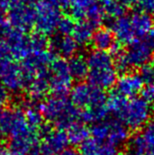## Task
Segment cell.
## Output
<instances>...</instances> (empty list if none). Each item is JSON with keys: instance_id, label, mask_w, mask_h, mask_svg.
I'll return each instance as SVG.
<instances>
[{"instance_id": "cell-25", "label": "cell", "mask_w": 154, "mask_h": 155, "mask_svg": "<svg viewBox=\"0 0 154 155\" xmlns=\"http://www.w3.org/2000/svg\"><path fill=\"white\" fill-rule=\"evenodd\" d=\"M26 121L28 125L30 126L31 129L39 132L40 129L43 127V115L40 109H38L35 106L30 105L28 106L25 111Z\"/></svg>"}, {"instance_id": "cell-14", "label": "cell", "mask_w": 154, "mask_h": 155, "mask_svg": "<svg viewBox=\"0 0 154 155\" xmlns=\"http://www.w3.org/2000/svg\"><path fill=\"white\" fill-rule=\"evenodd\" d=\"M135 155H154V125L149 124L137 132L129 141Z\"/></svg>"}, {"instance_id": "cell-17", "label": "cell", "mask_w": 154, "mask_h": 155, "mask_svg": "<svg viewBox=\"0 0 154 155\" xmlns=\"http://www.w3.org/2000/svg\"><path fill=\"white\" fill-rule=\"evenodd\" d=\"M91 42L96 50L107 51L115 46V36L109 28H97L93 32Z\"/></svg>"}, {"instance_id": "cell-29", "label": "cell", "mask_w": 154, "mask_h": 155, "mask_svg": "<svg viewBox=\"0 0 154 155\" xmlns=\"http://www.w3.org/2000/svg\"><path fill=\"white\" fill-rule=\"evenodd\" d=\"M139 75L144 84L154 83V66H150L148 64L145 65L141 68Z\"/></svg>"}, {"instance_id": "cell-30", "label": "cell", "mask_w": 154, "mask_h": 155, "mask_svg": "<svg viewBox=\"0 0 154 155\" xmlns=\"http://www.w3.org/2000/svg\"><path fill=\"white\" fill-rule=\"evenodd\" d=\"M23 2L26 1L25 0H0V8L5 12L6 10H10Z\"/></svg>"}, {"instance_id": "cell-11", "label": "cell", "mask_w": 154, "mask_h": 155, "mask_svg": "<svg viewBox=\"0 0 154 155\" xmlns=\"http://www.w3.org/2000/svg\"><path fill=\"white\" fill-rule=\"evenodd\" d=\"M0 83L9 92H20L27 87V81L24 77L21 65L7 59L0 61Z\"/></svg>"}, {"instance_id": "cell-7", "label": "cell", "mask_w": 154, "mask_h": 155, "mask_svg": "<svg viewBox=\"0 0 154 155\" xmlns=\"http://www.w3.org/2000/svg\"><path fill=\"white\" fill-rule=\"evenodd\" d=\"M62 8L53 0H39L34 5V27L38 34L50 35L57 31L62 19Z\"/></svg>"}, {"instance_id": "cell-8", "label": "cell", "mask_w": 154, "mask_h": 155, "mask_svg": "<svg viewBox=\"0 0 154 155\" xmlns=\"http://www.w3.org/2000/svg\"><path fill=\"white\" fill-rule=\"evenodd\" d=\"M92 140L99 143L118 146L129 138L128 129L118 120H103L93 125L90 130Z\"/></svg>"}, {"instance_id": "cell-2", "label": "cell", "mask_w": 154, "mask_h": 155, "mask_svg": "<svg viewBox=\"0 0 154 155\" xmlns=\"http://www.w3.org/2000/svg\"><path fill=\"white\" fill-rule=\"evenodd\" d=\"M152 27L151 16L136 12L113 20L111 31L120 43L131 45L149 35Z\"/></svg>"}, {"instance_id": "cell-27", "label": "cell", "mask_w": 154, "mask_h": 155, "mask_svg": "<svg viewBox=\"0 0 154 155\" xmlns=\"http://www.w3.org/2000/svg\"><path fill=\"white\" fill-rule=\"evenodd\" d=\"M76 26V23L73 21L71 18L68 17H62L61 21H60L57 31L60 35H70L74 31V28Z\"/></svg>"}, {"instance_id": "cell-6", "label": "cell", "mask_w": 154, "mask_h": 155, "mask_svg": "<svg viewBox=\"0 0 154 155\" xmlns=\"http://www.w3.org/2000/svg\"><path fill=\"white\" fill-rule=\"evenodd\" d=\"M70 100L80 111L107 108V98L104 91L90 83L77 84L71 89Z\"/></svg>"}, {"instance_id": "cell-5", "label": "cell", "mask_w": 154, "mask_h": 155, "mask_svg": "<svg viewBox=\"0 0 154 155\" xmlns=\"http://www.w3.org/2000/svg\"><path fill=\"white\" fill-rule=\"evenodd\" d=\"M154 47L148 40H139L129 45L126 51L121 50L115 55L117 70L122 72L132 68H143L151 60Z\"/></svg>"}, {"instance_id": "cell-31", "label": "cell", "mask_w": 154, "mask_h": 155, "mask_svg": "<svg viewBox=\"0 0 154 155\" xmlns=\"http://www.w3.org/2000/svg\"><path fill=\"white\" fill-rule=\"evenodd\" d=\"M8 98H9V91L0 83V106L5 104L8 101Z\"/></svg>"}, {"instance_id": "cell-10", "label": "cell", "mask_w": 154, "mask_h": 155, "mask_svg": "<svg viewBox=\"0 0 154 155\" xmlns=\"http://www.w3.org/2000/svg\"><path fill=\"white\" fill-rule=\"evenodd\" d=\"M49 89L53 95H65L73 83L69 64L64 59H55L49 68Z\"/></svg>"}, {"instance_id": "cell-20", "label": "cell", "mask_w": 154, "mask_h": 155, "mask_svg": "<svg viewBox=\"0 0 154 155\" xmlns=\"http://www.w3.org/2000/svg\"><path fill=\"white\" fill-rule=\"evenodd\" d=\"M66 134L70 143L75 145H83L84 142L88 140L90 132L84 124L76 122L75 124H73L67 129Z\"/></svg>"}, {"instance_id": "cell-34", "label": "cell", "mask_w": 154, "mask_h": 155, "mask_svg": "<svg viewBox=\"0 0 154 155\" xmlns=\"http://www.w3.org/2000/svg\"><path fill=\"white\" fill-rule=\"evenodd\" d=\"M8 153H9V151H8L6 147L0 146V155H8Z\"/></svg>"}, {"instance_id": "cell-32", "label": "cell", "mask_w": 154, "mask_h": 155, "mask_svg": "<svg viewBox=\"0 0 154 155\" xmlns=\"http://www.w3.org/2000/svg\"><path fill=\"white\" fill-rule=\"evenodd\" d=\"M56 155H80V154L74 148H66Z\"/></svg>"}, {"instance_id": "cell-9", "label": "cell", "mask_w": 154, "mask_h": 155, "mask_svg": "<svg viewBox=\"0 0 154 155\" xmlns=\"http://www.w3.org/2000/svg\"><path fill=\"white\" fill-rule=\"evenodd\" d=\"M0 130L5 137H14L35 130L28 125L25 111L21 108L4 109L0 116Z\"/></svg>"}, {"instance_id": "cell-35", "label": "cell", "mask_w": 154, "mask_h": 155, "mask_svg": "<svg viewBox=\"0 0 154 155\" xmlns=\"http://www.w3.org/2000/svg\"><path fill=\"white\" fill-rule=\"evenodd\" d=\"M3 20H5L4 19V11L0 8V21H3Z\"/></svg>"}, {"instance_id": "cell-4", "label": "cell", "mask_w": 154, "mask_h": 155, "mask_svg": "<svg viewBox=\"0 0 154 155\" xmlns=\"http://www.w3.org/2000/svg\"><path fill=\"white\" fill-rule=\"evenodd\" d=\"M43 118L59 130L68 129L79 119L77 108L65 95H52L40 105Z\"/></svg>"}, {"instance_id": "cell-36", "label": "cell", "mask_w": 154, "mask_h": 155, "mask_svg": "<svg viewBox=\"0 0 154 155\" xmlns=\"http://www.w3.org/2000/svg\"><path fill=\"white\" fill-rule=\"evenodd\" d=\"M25 1L27 2V3H31V2H38V1H39V0H25Z\"/></svg>"}, {"instance_id": "cell-1", "label": "cell", "mask_w": 154, "mask_h": 155, "mask_svg": "<svg viewBox=\"0 0 154 155\" xmlns=\"http://www.w3.org/2000/svg\"><path fill=\"white\" fill-rule=\"evenodd\" d=\"M108 111L113 113L127 129L141 130L148 124L152 114L151 105L140 97L126 98L117 93L107 98Z\"/></svg>"}, {"instance_id": "cell-37", "label": "cell", "mask_w": 154, "mask_h": 155, "mask_svg": "<svg viewBox=\"0 0 154 155\" xmlns=\"http://www.w3.org/2000/svg\"><path fill=\"white\" fill-rule=\"evenodd\" d=\"M8 155H20V154L15 153V152H12V151H9V153H8Z\"/></svg>"}, {"instance_id": "cell-22", "label": "cell", "mask_w": 154, "mask_h": 155, "mask_svg": "<svg viewBox=\"0 0 154 155\" xmlns=\"http://www.w3.org/2000/svg\"><path fill=\"white\" fill-rule=\"evenodd\" d=\"M99 5L105 17L115 20L125 15L126 6L120 0H100Z\"/></svg>"}, {"instance_id": "cell-18", "label": "cell", "mask_w": 154, "mask_h": 155, "mask_svg": "<svg viewBox=\"0 0 154 155\" xmlns=\"http://www.w3.org/2000/svg\"><path fill=\"white\" fill-rule=\"evenodd\" d=\"M80 155H119V152L114 146L88 140L82 145Z\"/></svg>"}, {"instance_id": "cell-21", "label": "cell", "mask_w": 154, "mask_h": 155, "mask_svg": "<svg viewBox=\"0 0 154 155\" xmlns=\"http://www.w3.org/2000/svg\"><path fill=\"white\" fill-rule=\"evenodd\" d=\"M49 77H39L31 81L28 85V92L29 96L32 100H40L46 95L47 91H49Z\"/></svg>"}, {"instance_id": "cell-33", "label": "cell", "mask_w": 154, "mask_h": 155, "mask_svg": "<svg viewBox=\"0 0 154 155\" xmlns=\"http://www.w3.org/2000/svg\"><path fill=\"white\" fill-rule=\"evenodd\" d=\"M148 41L150 42L152 44V46L154 47V24H153V27L151 28L150 34H149V39H148Z\"/></svg>"}, {"instance_id": "cell-12", "label": "cell", "mask_w": 154, "mask_h": 155, "mask_svg": "<svg viewBox=\"0 0 154 155\" xmlns=\"http://www.w3.org/2000/svg\"><path fill=\"white\" fill-rule=\"evenodd\" d=\"M35 13L34 6L31 4L23 2L9 10L8 22L15 28L26 32L34 27Z\"/></svg>"}, {"instance_id": "cell-15", "label": "cell", "mask_w": 154, "mask_h": 155, "mask_svg": "<svg viewBox=\"0 0 154 155\" xmlns=\"http://www.w3.org/2000/svg\"><path fill=\"white\" fill-rule=\"evenodd\" d=\"M143 84L144 83L139 74L136 73L124 74L116 81V93L126 98L135 97L136 93L141 91Z\"/></svg>"}, {"instance_id": "cell-24", "label": "cell", "mask_w": 154, "mask_h": 155, "mask_svg": "<svg viewBox=\"0 0 154 155\" xmlns=\"http://www.w3.org/2000/svg\"><path fill=\"white\" fill-rule=\"evenodd\" d=\"M68 64L73 79L83 80L87 76V59H84L83 56L75 55L74 57L70 58Z\"/></svg>"}, {"instance_id": "cell-28", "label": "cell", "mask_w": 154, "mask_h": 155, "mask_svg": "<svg viewBox=\"0 0 154 155\" xmlns=\"http://www.w3.org/2000/svg\"><path fill=\"white\" fill-rule=\"evenodd\" d=\"M141 98L144 99L148 104H154V83L146 84L141 89Z\"/></svg>"}, {"instance_id": "cell-23", "label": "cell", "mask_w": 154, "mask_h": 155, "mask_svg": "<svg viewBox=\"0 0 154 155\" xmlns=\"http://www.w3.org/2000/svg\"><path fill=\"white\" fill-rule=\"evenodd\" d=\"M97 3V0H69V7L72 15L76 19L82 21L86 20L87 12Z\"/></svg>"}, {"instance_id": "cell-38", "label": "cell", "mask_w": 154, "mask_h": 155, "mask_svg": "<svg viewBox=\"0 0 154 155\" xmlns=\"http://www.w3.org/2000/svg\"><path fill=\"white\" fill-rule=\"evenodd\" d=\"M122 155H135V154L132 153V152H125V153H123Z\"/></svg>"}, {"instance_id": "cell-26", "label": "cell", "mask_w": 154, "mask_h": 155, "mask_svg": "<svg viewBox=\"0 0 154 155\" xmlns=\"http://www.w3.org/2000/svg\"><path fill=\"white\" fill-rule=\"evenodd\" d=\"M125 6H131L139 12L148 16L154 15V0H120Z\"/></svg>"}, {"instance_id": "cell-3", "label": "cell", "mask_w": 154, "mask_h": 155, "mask_svg": "<svg viewBox=\"0 0 154 155\" xmlns=\"http://www.w3.org/2000/svg\"><path fill=\"white\" fill-rule=\"evenodd\" d=\"M87 79L88 83L100 89H108L116 84L118 70L112 54L107 51L95 50L88 54Z\"/></svg>"}, {"instance_id": "cell-19", "label": "cell", "mask_w": 154, "mask_h": 155, "mask_svg": "<svg viewBox=\"0 0 154 155\" xmlns=\"http://www.w3.org/2000/svg\"><path fill=\"white\" fill-rule=\"evenodd\" d=\"M93 32H94V27L86 20H82L76 23L72 35L78 45H87L91 41Z\"/></svg>"}, {"instance_id": "cell-39", "label": "cell", "mask_w": 154, "mask_h": 155, "mask_svg": "<svg viewBox=\"0 0 154 155\" xmlns=\"http://www.w3.org/2000/svg\"><path fill=\"white\" fill-rule=\"evenodd\" d=\"M3 110H4V109H2V106H0V116H1V114H2V112H3Z\"/></svg>"}, {"instance_id": "cell-13", "label": "cell", "mask_w": 154, "mask_h": 155, "mask_svg": "<svg viewBox=\"0 0 154 155\" xmlns=\"http://www.w3.org/2000/svg\"><path fill=\"white\" fill-rule=\"evenodd\" d=\"M69 140L63 130H48L42 136L39 155H56L67 148Z\"/></svg>"}, {"instance_id": "cell-16", "label": "cell", "mask_w": 154, "mask_h": 155, "mask_svg": "<svg viewBox=\"0 0 154 155\" xmlns=\"http://www.w3.org/2000/svg\"><path fill=\"white\" fill-rule=\"evenodd\" d=\"M78 43L71 35H59L55 36L51 41V47L53 51L63 58H72L78 50Z\"/></svg>"}]
</instances>
